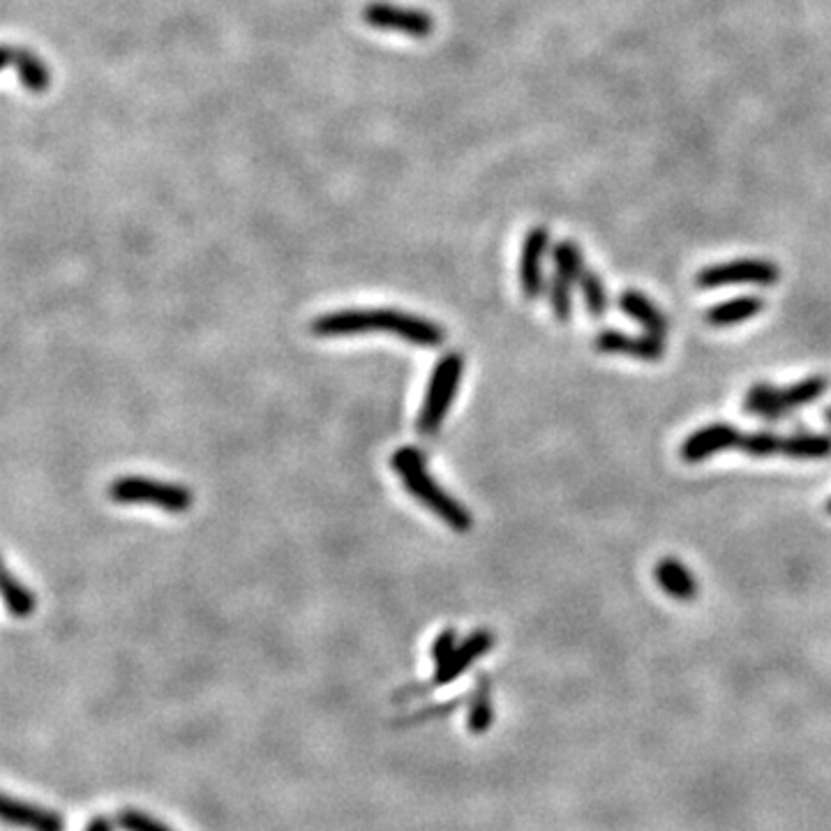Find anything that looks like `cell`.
I'll use <instances>...</instances> for the list:
<instances>
[{
	"label": "cell",
	"instance_id": "4fadbf2b",
	"mask_svg": "<svg viewBox=\"0 0 831 831\" xmlns=\"http://www.w3.org/2000/svg\"><path fill=\"white\" fill-rule=\"evenodd\" d=\"M6 63L17 70V77L23 89L33 95H44L51 85V72L47 63L36 55L31 49L23 47H8Z\"/></svg>",
	"mask_w": 831,
	"mask_h": 831
},
{
	"label": "cell",
	"instance_id": "6da1fadb",
	"mask_svg": "<svg viewBox=\"0 0 831 831\" xmlns=\"http://www.w3.org/2000/svg\"><path fill=\"white\" fill-rule=\"evenodd\" d=\"M310 331L320 337H349L369 331H382L418 347H439L446 342V328H442L439 324L416 317L412 312L391 307L326 312L310 324Z\"/></svg>",
	"mask_w": 831,
	"mask_h": 831
},
{
	"label": "cell",
	"instance_id": "83f0119b",
	"mask_svg": "<svg viewBox=\"0 0 831 831\" xmlns=\"http://www.w3.org/2000/svg\"><path fill=\"white\" fill-rule=\"evenodd\" d=\"M827 513H829V515H831V499H829V501H827Z\"/></svg>",
	"mask_w": 831,
	"mask_h": 831
},
{
	"label": "cell",
	"instance_id": "ffe728a7",
	"mask_svg": "<svg viewBox=\"0 0 831 831\" xmlns=\"http://www.w3.org/2000/svg\"><path fill=\"white\" fill-rule=\"evenodd\" d=\"M553 260H555V273L561 275L568 282H580L585 273V256L582 250L572 243V241H561L553 250Z\"/></svg>",
	"mask_w": 831,
	"mask_h": 831
},
{
	"label": "cell",
	"instance_id": "d4e9b609",
	"mask_svg": "<svg viewBox=\"0 0 831 831\" xmlns=\"http://www.w3.org/2000/svg\"><path fill=\"white\" fill-rule=\"evenodd\" d=\"M457 647V636L453 628H444L442 634L437 636V640L433 642V663L435 668H439L446 658L453 653V649Z\"/></svg>",
	"mask_w": 831,
	"mask_h": 831
},
{
	"label": "cell",
	"instance_id": "ac0fdd59",
	"mask_svg": "<svg viewBox=\"0 0 831 831\" xmlns=\"http://www.w3.org/2000/svg\"><path fill=\"white\" fill-rule=\"evenodd\" d=\"M493 702H490V679L485 675H478L476 689L469 700V713H467V728L474 734H483L493 726Z\"/></svg>",
	"mask_w": 831,
	"mask_h": 831
},
{
	"label": "cell",
	"instance_id": "3957f363",
	"mask_svg": "<svg viewBox=\"0 0 831 831\" xmlns=\"http://www.w3.org/2000/svg\"><path fill=\"white\" fill-rule=\"evenodd\" d=\"M465 375V356L460 352H448L439 358V363L433 369V377L427 382V391L423 397V405L418 412L416 429L423 437H433L439 433L444 425L453 399L457 395V386H460Z\"/></svg>",
	"mask_w": 831,
	"mask_h": 831
},
{
	"label": "cell",
	"instance_id": "7402d4cb",
	"mask_svg": "<svg viewBox=\"0 0 831 831\" xmlns=\"http://www.w3.org/2000/svg\"><path fill=\"white\" fill-rule=\"evenodd\" d=\"M548 303L559 324L570 322L572 317V282L564 280L561 275H553L548 284Z\"/></svg>",
	"mask_w": 831,
	"mask_h": 831
},
{
	"label": "cell",
	"instance_id": "d6986e66",
	"mask_svg": "<svg viewBox=\"0 0 831 831\" xmlns=\"http://www.w3.org/2000/svg\"><path fill=\"white\" fill-rule=\"evenodd\" d=\"M3 598L12 617L26 619L36 612V596L21 580L14 578V572L10 568H6L3 572Z\"/></svg>",
	"mask_w": 831,
	"mask_h": 831
},
{
	"label": "cell",
	"instance_id": "8fae6325",
	"mask_svg": "<svg viewBox=\"0 0 831 831\" xmlns=\"http://www.w3.org/2000/svg\"><path fill=\"white\" fill-rule=\"evenodd\" d=\"M550 234L546 226H534L527 234L520 252V286L527 301H536L543 294V260H546Z\"/></svg>",
	"mask_w": 831,
	"mask_h": 831
},
{
	"label": "cell",
	"instance_id": "cb8c5ba5",
	"mask_svg": "<svg viewBox=\"0 0 831 831\" xmlns=\"http://www.w3.org/2000/svg\"><path fill=\"white\" fill-rule=\"evenodd\" d=\"M116 822L123 831H171L164 822L155 820L153 815L143 813L139 809H123L116 815Z\"/></svg>",
	"mask_w": 831,
	"mask_h": 831
},
{
	"label": "cell",
	"instance_id": "e0dca14e",
	"mask_svg": "<svg viewBox=\"0 0 831 831\" xmlns=\"http://www.w3.org/2000/svg\"><path fill=\"white\" fill-rule=\"evenodd\" d=\"M783 455L792 460H822L831 455V435L799 429L783 439Z\"/></svg>",
	"mask_w": 831,
	"mask_h": 831
},
{
	"label": "cell",
	"instance_id": "603a6c76",
	"mask_svg": "<svg viewBox=\"0 0 831 831\" xmlns=\"http://www.w3.org/2000/svg\"><path fill=\"white\" fill-rule=\"evenodd\" d=\"M783 439L777 433H751V435H741L739 448L741 453H747L751 457H771V455H783Z\"/></svg>",
	"mask_w": 831,
	"mask_h": 831
},
{
	"label": "cell",
	"instance_id": "277c9868",
	"mask_svg": "<svg viewBox=\"0 0 831 831\" xmlns=\"http://www.w3.org/2000/svg\"><path fill=\"white\" fill-rule=\"evenodd\" d=\"M829 382L827 377H809L788 388H777L769 384H753L743 397V412L751 416H760L767 420H781L794 409L818 403L827 393Z\"/></svg>",
	"mask_w": 831,
	"mask_h": 831
},
{
	"label": "cell",
	"instance_id": "484cf974",
	"mask_svg": "<svg viewBox=\"0 0 831 831\" xmlns=\"http://www.w3.org/2000/svg\"><path fill=\"white\" fill-rule=\"evenodd\" d=\"M85 831H113V829H111V822L107 818H93L89 822V827H85Z\"/></svg>",
	"mask_w": 831,
	"mask_h": 831
},
{
	"label": "cell",
	"instance_id": "ba28073f",
	"mask_svg": "<svg viewBox=\"0 0 831 831\" xmlns=\"http://www.w3.org/2000/svg\"><path fill=\"white\" fill-rule=\"evenodd\" d=\"M493 645H495V636L485 628L476 630V634H472L467 640L457 642V647L453 649V653L446 658V661L439 668H435V675L433 679H429V689H442V686H448L457 677H463L478 661V658H483L493 649Z\"/></svg>",
	"mask_w": 831,
	"mask_h": 831
},
{
	"label": "cell",
	"instance_id": "44dd1931",
	"mask_svg": "<svg viewBox=\"0 0 831 831\" xmlns=\"http://www.w3.org/2000/svg\"><path fill=\"white\" fill-rule=\"evenodd\" d=\"M580 290L585 298V307L591 320H604L608 312V292L604 286V280L598 277L596 271H585L580 277Z\"/></svg>",
	"mask_w": 831,
	"mask_h": 831
},
{
	"label": "cell",
	"instance_id": "9c48e42d",
	"mask_svg": "<svg viewBox=\"0 0 831 831\" xmlns=\"http://www.w3.org/2000/svg\"><path fill=\"white\" fill-rule=\"evenodd\" d=\"M741 435L743 433H739L732 423H711L707 427L696 429L691 437H686L679 448V455L683 463L698 465L716 453L739 448Z\"/></svg>",
	"mask_w": 831,
	"mask_h": 831
},
{
	"label": "cell",
	"instance_id": "7a4b0ae2",
	"mask_svg": "<svg viewBox=\"0 0 831 831\" xmlns=\"http://www.w3.org/2000/svg\"><path fill=\"white\" fill-rule=\"evenodd\" d=\"M391 467L395 469V474L399 478H403V485L407 487V490L423 506L433 510L442 523H446L450 529L463 531V534L472 529V525H474L472 513L460 501L453 499L444 490V487L433 478V474L427 472L425 457H423L420 450L409 448V446L395 450L393 457H391Z\"/></svg>",
	"mask_w": 831,
	"mask_h": 831
},
{
	"label": "cell",
	"instance_id": "7c38bea8",
	"mask_svg": "<svg viewBox=\"0 0 831 831\" xmlns=\"http://www.w3.org/2000/svg\"><path fill=\"white\" fill-rule=\"evenodd\" d=\"M0 815H3L6 824L26 831H65V820L59 811L31 804V801L14 799L10 794L3 797Z\"/></svg>",
	"mask_w": 831,
	"mask_h": 831
},
{
	"label": "cell",
	"instance_id": "8992f818",
	"mask_svg": "<svg viewBox=\"0 0 831 831\" xmlns=\"http://www.w3.org/2000/svg\"><path fill=\"white\" fill-rule=\"evenodd\" d=\"M363 21L377 31H391V33H403L414 40L429 38L435 31V19L429 12L403 8L386 3V0H375L363 8Z\"/></svg>",
	"mask_w": 831,
	"mask_h": 831
},
{
	"label": "cell",
	"instance_id": "4316f807",
	"mask_svg": "<svg viewBox=\"0 0 831 831\" xmlns=\"http://www.w3.org/2000/svg\"><path fill=\"white\" fill-rule=\"evenodd\" d=\"M824 420H827V423L831 425V407H827V409H824Z\"/></svg>",
	"mask_w": 831,
	"mask_h": 831
},
{
	"label": "cell",
	"instance_id": "52a82bcc",
	"mask_svg": "<svg viewBox=\"0 0 831 831\" xmlns=\"http://www.w3.org/2000/svg\"><path fill=\"white\" fill-rule=\"evenodd\" d=\"M781 277V268L767 260H737L728 264H713L698 273L696 284L700 290H716L730 284H758L773 286Z\"/></svg>",
	"mask_w": 831,
	"mask_h": 831
},
{
	"label": "cell",
	"instance_id": "30bf717a",
	"mask_svg": "<svg viewBox=\"0 0 831 831\" xmlns=\"http://www.w3.org/2000/svg\"><path fill=\"white\" fill-rule=\"evenodd\" d=\"M594 347L600 354H619L638 361H661L666 356V342L656 335H628L617 328H606L594 337Z\"/></svg>",
	"mask_w": 831,
	"mask_h": 831
},
{
	"label": "cell",
	"instance_id": "9a60e30c",
	"mask_svg": "<svg viewBox=\"0 0 831 831\" xmlns=\"http://www.w3.org/2000/svg\"><path fill=\"white\" fill-rule=\"evenodd\" d=\"M762 310H764V301L760 296H739V298H732V301H726V303L709 307L707 314H705V320L713 328H726V326L743 324V322L758 317Z\"/></svg>",
	"mask_w": 831,
	"mask_h": 831
},
{
	"label": "cell",
	"instance_id": "5b68a950",
	"mask_svg": "<svg viewBox=\"0 0 831 831\" xmlns=\"http://www.w3.org/2000/svg\"><path fill=\"white\" fill-rule=\"evenodd\" d=\"M109 497L116 504H143L166 513H185L192 508V493L183 485L162 483L146 476H121L109 485Z\"/></svg>",
	"mask_w": 831,
	"mask_h": 831
},
{
	"label": "cell",
	"instance_id": "2e32d148",
	"mask_svg": "<svg viewBox=\"0 0 831 831\" xmlns=\"http://www.w3.org/2000/svg\"><path fill=\"white\" fill-rule=\"evenodd\" d=\"M653 578L668 596L677 600H693L698 596V582L691 570L677 559H663L656 564Z\"/></svg>",
	"mask_w": 831,
	"mask_h": 831
},
{
	"label": "cell",
	"instance_id": "5bb4252c",
	"mask_svg": "<svg viewBox=\"0 0 831 831\" xmlns=\"http://www.w3.org/2000/svg\"><path fill=\"white\" fill-rule=\"evenodd\" d=\"M619 307L630 320H636L649 335L666 337L670 331V322L666 314L658 310L645 294L636 290H626L619 296Z\"/></svg>",
	"mask_w": 831,
	"mask_h": 831
}]
</instances>
